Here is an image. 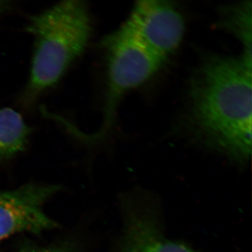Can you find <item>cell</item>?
Instances as JSON below:
<instances>
[{
    "label": "cell",
    "mask_w": 252,
    "mask_h": 252,
    "mask_svg": "<svg viewBox=\"0 0 252 252\" xmlns=\"http://www.w3.org/2000/svg\"><path fill=\"white\" fill-rule=\"evenodd\" d=\"M252 63L205 56L190 79L189 122L197 137L239 161L252 152Z\"/></svg>",
    "instance_id": "1"
},
{
    "label": "cell",
    "mask_w": 252,
    "mask_h": 252,
    "mask_svg": "<svg viewBox=\"0 0 252 252\" xmlns=\"http://www.w3.org/2000/svg\"><path fill=\"white\" fill-rule=\"evenodd\" d=\"M26 30L34 39V50L21 101L30 106L56 85L84 53L92 27L86 3L68 0L33 16Z\"/></svg>",
    "instance_id": "2"
},
{
    "label": "cell",
    "mask_w": 252,
    "mask_h": 252,
    "mask_svg": "<svg viewBox=\"0 0 252 252\" xmlns=\"http://www.w3.org/2000/svg\"><path fill=\"white\" fill-rule=\"evenodd\" d=\"M101 45L107 59V86L102 124L91 135H79L90 142H98L108 135L124 96L153 77L165 63L123 27L106 36Z\"/></svg>",
    "instance_id": "3"
},
{
    "label": "cell",
    "mask_w": 252,
    "mask_h": 252,
    "mask_svg": "<svg viewBox=\"0 0 252 252\" xmlns=\"http://www.w3.org/2000/svg\"><path fill=\"white\" fill-rule=\"evenodd\" d=\"M122 27L152 54L166 63L182 43L185 21L169 1L146 0L135 3Z\"/></svg>",
    "instance_id": "4"
},
{
    "label": "cell",
    "mask_w": 252,
    "mask_h": 252,
    "mask_svg": "<svg viewBox=\"0 0 252 252\" xmlns=\"http://www.w3.org/2000/svg\"><path fill=\"white\" fill-rule=\"evenodd\" d=\"M60 190L58 185L29 184L0 191V241L18 233L39 234L56 228L44 207Z\"/></svg>",
    "instance_id": "5"
},
{
    "label": "cell",
    "mask_w": 252,
    "mask_h": 252,
    "mask_svg": "<svg viewBox=\"0 0 252 252\" xmlns=\"http://www.w3.org/2000/svg\"><path fill=\"white\" fill-rule=\"evenodd\" d=\"M124 243L119 252H195L187 245L168 240L147 217L128 214Z\"/></svg>",
    "instance_id": "6"
},
{
    "label": "cell",
    "mask_w": 252,
    "mask_h": 252,
    "mask_svg": "<svg viewBox=\"0 0 252 252\" xmlns=\"http://www.w3.org/2000/svg\"><path fill=\"white\" fill-rule=\"evenodd\" d=\"M32 129L19 112L0 109V160L21 153L27 147Z\"/></svg>",
    "instance_id": "7"
},
{
    "label": "cell",
    "mask_w": 252,
    "mask_h": 252,
    "mask_svg": "<svg viewBox=\"0 0 252 252\" xmlns=\"http://www.w3.org/2000/svg\"><path fill=\"white\" fill-rule=\"evenodd\" d=\"M219 27L228 31L241 42L242 56L252 63V1L225 6L220 11Z\"/></svg>",
    "instance_id": "8"
},
{
    "label": "cell",
    "mask_w": 252,
    "mask_h": 252,
    "mask_svg": "<svg viewBox=\"0 0 252 252\" xmlns=\"http://www.w3.org/2000/svg\"><path fill=\"white\" fill-rule=\"evenodd\" d=\"M22 252H79L75 244L70 242H63L55 244L45 248H32Z\"/></svg>",
    "instance_id": "9"
},
{
    "label": "cell",
    "mask_w": 252,
    "mask_h": 252,
    "mask_svg": "<svg viewBox=\"0 0 252 252\" xmlns=\"http://www.w3.org/2000/svg\"><path fill=\"white\" fill-rule=\"evenodd\" d=\"M10 7V2L8 1H0V16L6 12Z\"/></svg>",
    "instance_id": "10"
}]
</instances>
